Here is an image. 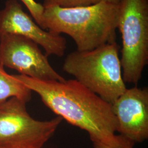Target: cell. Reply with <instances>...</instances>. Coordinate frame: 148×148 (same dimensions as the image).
Returning <instances> with one entry per match:
<instances>
[{
    "mask_svg": "<svg viewBox=\"0 0 148 148\" xmlns=\"http://www.w3.org/2000/svg\"><path fill=\"white\" fill-rule=\"evenodd\" d=\"M119 12V4L107 2L73 7H44L42 29L69 35L78 51H91L116 42Z\"/></svg>",
    "mask_w": 148,
    "mask_h": 148,
    "instance_id": "obj_2",
    "label": "cell"
},
{
    "mask_svg": "<svg viewBox=\"0 0 148 148\" xmlns=\"http://www.w3.org/2000/svg\"><path fill=\"white\" fill-rule=\"evenodd\" d=\"M121 0H44L43 7L59 5L63 7L94 5L101 2L119 5Z\"/></svg>",
    "mask_w": 148,
    "mask_h": 148,
    "instance_id": "obj_10",
    "label": "cell"
},
{
    "mask_svg": "<svg viewBox=\"0 0 148 148\" xmlns=\"http://www.w3.org/2000/svg\"><path fill=\"white\" fill-rule=\"evenodd\" d=\"M27 103L13 97L0 105V147L42 148L63 120L39 121L27 111Z\"/></svg>",
    "mask_w": 148,
    "mask_h": 148,
    "instance_id": "obj_5",
    "label": "cell"
},
{
    "mask_svg": "<svg viewBox=\"0 0 148 148\" xmlns=\"http://www.w3.org/2000/svg\"><path fill=\"white\" fill-rule=\"evenodd\" d=\"M94 148H133L135 143L131 139L120 134L116 135L115 142L107 144L99 141L92 142Z\"/></svg>",
    "mask_w": 148,
    "mask_h": 148,
    "instance_id": "obj_11",
    "label": "cell"
},
{
    "mask_svg": "<svg viewBox=\"0 0 148 148\" xmlns=\"http://www.w3.org/2000/svg\"><path fill=\"white\" fill-rule=\"evenodd\" d=\"M119 48L116 42L91 51L71 52L64 60V71L111 104L127 88L122 74Z\"/></svg>",
    "mask_w": 148,
    "mask_h": 148,
    "instance_id": "obj_3",
    "label": "cell"
},
{
    "mask_svg": "<svg viewBox=\"0 0 148 148\" xmlns=\"http://www.w3.org/2000/svg\"><path fill=\"white\" fill-rule=\"evenodd\" d=\"M7 34L32 40L44 49L47 57L53 55L62 57L66 48L64 37L43 30L24 11L17 0H7L0 11V36Z\"/></svg>",
    "mask_w": 148,
    "mask_h": 148,
    "instance_id": "obj_7",
    "label": "cell"
},
{
    "mask_svg": "<svg viewBox=\"0 0 148 148\" xmlns=\"http://www.w3.org/2000/svg\"><path fill=\"white\" fill-rule=\"evenodd\" d=\"M21 1L30 12L35 21L42 29L43 14L44 11V7L42 5L37 3L35 0Z\"/></svg>",
    "mask_w": 148,
    "mask_h": 148,
    "instance_id": "obj_12",
    "label": "cell"
},
{
    "mask_svg": "<svg viewBox=\"0 0 148 148\" xmlns=\"http://www.w3.org/2000/svg\"><path fill=\"white\" fill-rule=\"evenodd\" d=\"M13 76L36 93L57 116L88 133L92 142H115L117 123L111 104L76 79L42 81L21 74Z\"/></svg>",
    "mask_w": 148,
    "mask_h": 148,
    "instance_id": "obj_1",
    "label": "cell"
},
{
    "mask_svg": "<svg viewBox=\"0 0 148 148\" xmlns=\"http://www.w3.org/2000/svg\"><path fill=\"white\" fill-rule=\"evenodd\" d=\"M32 91L13 75L5 72L0 64V105L11 98L16 97L25 102L30 101Z\"/></svg>",
    "mask_w": 148,
    "mask_h": 148,
    "instance_id": "obj_9",
    "label": "cell"
},
{
    "mask_svg": "<svg viewBox=\"0 0 148 148\" xmlns=\"http://www.w3.org/2000/svg\"><path fill=\"white\" fill-rule=\"evenodd\" d=\"M119 7L122 77L137 85L148 62V0H121Z\"/></svg>",
    "mask_w": 148,
    "mask_h": 148,
    "instance_id": "obj_4",
    "label": "cell"
},
{
    "mask_svg": "<svg viewBox=\"0 0 148 148\" xmlns=\"http://www.w3.org/2000/svg\"><path fill=\"white\" fill-rule=\"evenodd\" d=\"M0 148H20V147H0Z\"/></svg>",
    "mask_w": 148,
    "mask_h": 148,
    "instance_id": "obj_13",
    "label": "cell"
},
{
    "mask_svg": "<svg viewBox=\"0 0 148 148\" xmlns=\"http://www.w3.org/2000/svg\"><path fill=\"white\" fill-rule=\"evenodd\" d=\"M117 120L116 132L142 143L148 138V90L137 86L126 88L111 104Z\"/></svg>",
    "mask_w": 148,
    "mask_h": 148,
    "instance_id": "obj_8",
    "label": "cell"
},
{
    "mask_svg": "<svg viewBox=\"0 0 148 148\" xmlns=\"http://www.w3.org/2000/svg\"><path fill=\"white\" fill-rule=\"evenodd\" d=\"M0 64L32 79L65 80L53 69L36 43L19 35L7 34L0 36Z\"/></svg>",
    "mask_w": 148,
    "mask_h": 148,
    "instance_id": "obj_6",
    "label": "cell"
}]
</instances>
